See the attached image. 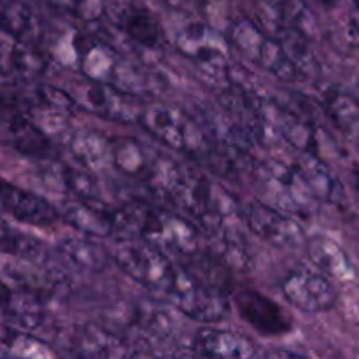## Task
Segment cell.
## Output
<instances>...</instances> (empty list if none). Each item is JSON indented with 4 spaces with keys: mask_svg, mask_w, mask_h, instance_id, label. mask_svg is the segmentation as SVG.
<instances>
[{
    "mask_svg": "<svg viewBox=\"0 0 359 359\" xmlns=\"http://www.w3.org/2000/svg\"><path fill=\"white\" fill-rule=\"evenodd\" d=\"M139 123L154 139L174 151H196L202 147L203 135L196 123L177 109H144Z\"/></svg>",
    "mask_w": 359,
    "mask_h": 359,
    "instance_id": "cell-9",
    "label": "cell"
},
{
    "mask_svg": "<svg viewBox=\"0 0 359 359\" xmlns=\"http://www.w3.org/2000/svg\"><path fill=\"white\" fill-rule=\"evenodd\" d=\"M69 149L90 170L112 167V142L97 132H77L69 139Z\"/></svg>",
    "mask_w": 359,
    "mask_h": 359,
    "instance_id": "cell-23",
    "label": "cell"
},
{
    "mask_svg": "<svg viewBox=\"0 0 359 359\" xmlns=\"http://www.w3.org/2000/svg\"><path fill=\"white\" fill-rule=\"evenodd\" d=\"M27 111L42 118V121L56 119L65 121L79 107L76 98L51 84H37L32 91V100H27Z\"/></svg>",
    "mask_w": 359,
    "mask_h": 359,
    "instance_id": "cell-20",
    "label": "cell"
},
{
    "mask_svg": "<svg viewBox=\"0 0 359 359\" xmlns=\"http://www.w3.org/2000/svg\"><path fill=\"white\" fill-rule=\"evenodd\" d=\"M2 251L6 255L18 256V258L30 259V262H44L48 259V249L37 238L28 237L21 231L13 230L9 224L4 221L2 224Z\"/></svg>",
    "mask_w": 359,
    "mask_h": 359,
    "instance_id": "cell-30",
    "label": "cell"
},
{
    "mask_svg": "<svg viewBox=\"0 0 359 359\" xmlns=\"http://www.w3.org/2000/svg\"><path fill=\"white\" fill-rule=\"evenodd\" d=\"M4 144L18 153L32 158H49L53 154L51 140L30 116L18 107L4 104Z\"/></svg>",
    "mask_w": 359,
    "mask_h": 359,
    "instance_id": "cell-11",
    "label": "cell"
},
{
    "mask_svg": "<svg viewBox=\"0 0 359 359\" xmlns=\"http://www.w3.org/2000/svg\"><path fill=\"white\" fill-rule=\"evenodd\" d=\"M67 349L79 356H98V358H112V356H128L132 354L125 340L112 335L111 332L98 328L93 325H79L72 330L65 332L63 335Z\"/></svg>",
    "mask_w": 359,
    "mask_h": 359,
    "instance_id": "cell-15",
    "label": "cell"
},
{
    "mask_svg": "<svg viewBox=\"0 0 359 359\" xmlns=\"http://www.w3.org/2000/svg\"><path fill=\"white\" fill-rule=\"evenodd\" d=\"M167 298L186 318L200 323H219L228 312V297L223 287L198 279L188 266H179Z\"/></svg>",
    "mask_w": 359,
    "mask_h": 359,
    "instance_id": "cell-5",
    "label": "cell"
},
{
    "mask_svg": "<svg viewBox=\"0 0 359 359\" xmlns=\"http://www.w3.org/2000/svg\"><path fill=\"white\" fill-rule=\"evenodd\" d=\"M62 214L70 226L90 237H111L118 231V210L98 203L97 198L77 196L63 205Z\"/></svg>",
    "mask_w": 359,
    "mask_h": 359,
    "instance_id": "cell-12",
    "label": "cell"
},
{
    "mask_svg": "<svg viewBox=\"0 0 359 359\" xmlns=\"http://www.w3.org/2000/svg\"><path fill=\"white\" fill-rule=\"evenodd\" d=\"M118 230L135 231L140 238L165 252L195 256L200 244L196 224L181 214L151 205H125L118 210Z\"/></svg>",
    "mask_w": 359,
    "mask_h": 359,
    "instance_id": "cell-1",
    "label": "cell"
},
{
    "mask_svg": "<svg viewBox=\"0 0 359 359\" xmlns=\"http://www.w3.org/2000/svg\"><path fill=\"white\" fill-rule=\"evenodd\" d=\"M266 13L279 21V27H297L307 13L305 0H259Z\"/></svg>",
    "mask_w": 359,
    "mask_h": 359,
    "instance_id": "cell-31",
    "label": "cell"
},
{
    "mask_svg": "<svg viewBox=\"0 0 359 359\" xmlns=\"http://www.w3.org/2000/svg\"><path fill=\"white\" fill-rule=\"evenodd\" d=\"M284 298L305 314L332 311L339 300V291L325 272L309 269L291 270L280 283Z\"/></svg>",
    "mask_w": 359,
    "mask_h": 359,
    "instance_id": "cell-8",
    "label": "cell"
},
{
    "mask_svg": "<svg viewBox=\"0 0 359 359\" xmlns=\"http://www.w3.org/2000/svg\"><path fill=\"white\" fill-rule=\"evenodd\" d=\"M63 181L70 191L76 193V196L81 198H95V181L91 175L84 172L76 170V168H63Z\"/></svg>",
    "mask_w": 359,
    "mask_h": 359,
    "instance_id": "cell-32",
    "label": "cell"
},
{
    "mask_svg": "<svg viewBox=\"0 0 359 359\" xmlns=\"http://www.w3.org/2000/svg\"><path fill=\"white\" fill-rule=\"evenodd\" d=\"M70 95L76 98L79 107L111 121H139L144 112L139 97L109 81H95L86 77L83 83L74 86Z\"/></svg>",
    "mask_w": 359,
    "mask_h": 359,
    "instance_id": "cell-6",
    "label": "cell"
},
{
    "mask_svg": "<svg viewBox=\"0 0 359 359\" xmlns=\"http://www.w3.org/2000/svg\"><path fill=\"white\" fill-rule=\"evenodd\" d=\"M238 316L259 335L277 337L286 335L293 330L290 314L272 298L255 290H238L233 294Z\"/></svg>",
    "mask_w": 359,
    "mask_h": 359,
    "instance_id": "cell-10",
    "label": "cell"
},
{
    "mask_svg": "<svg viewBox=\"0 0 359 359\" xmlns=\"http://www.w3.org/2000/svg\"><path fill=\"white\" fill-rule=\"evenodd\" d=\"M179 53L195 63L203 76L214 81L230 77V41L205 23L186 25L177 35Z\"/></svg>",
    "mask_w": 359,
    "mask_h": 359,
    "instance_id": "cell-4",
    "label": "cell"
},
{
    "mask_svg": "<svg viewBox=\"0 0 359 359\" xmlns=\"http://www.w3.org/2000/svg\"><path fill=\"white\" fill-rule=\"evenodd\" d=\"M323 111L346 139H359V100L353 93L330 90L323 102Z\"/></svg>",
    "mask_w": 359,
    "mask_h": 359,
    "instance_id": "cell-21",
    "label": "cell"
},
{
    "mask_svg": "<svg viewBox=\"0 0 359 359\" xmlns=\"http://www.w3.org/2000/svg\"><path fill=\"white\" fill-rule=\"evenodd\" d=\"M123 30L133 42L154 51L163 44V28L160 21L144 9H132L123 18Z\"/></svg>",
    "mask_w": 359,
    "mask_h": 359,
    "instance_id": "cell-27",
    "label": "cell"
},
{
    "mask_svg": "<svg viewBox=\"0 0 359 359\" xmlns=\"http://www.w3.org/2000/svg\"><path fill=\"white\" fill-rule=\"evenodd\" d=\"M2 69L4 74L13 72L14 76L23 77V79H30V77H37L44 72L46 69V58L41 53V49L30 42H13V48H7L4 42V53H2Z\"/></svg>",
    "mask_w": 359,
    "mask_h": 359,
    "instance_id": "cell-25",
    "label": "cell"
},
{
    "mask_svg": "<svg viewBox=\"0 0 359 359\" xmlns=\"http://www.w3.org/2000/svg\"><path fill=\"white\" fill-rule=\"evenodd\" d=\"M0 23H2L4 35L13 37V41L30 42V44H35L41 30L37 14L25 0H4Z\"/></svg>",
    "mask_w": 359,
    "mask_h": 359,
    "instance_id": "cell-22",
    "label": "cell"
},
{
    "mask_svg": "<svg viewBox=\"0 0 359 359\" xmlns=\"http://www.w3.org/2000/svg\"><path fill=\"white\" fill-rule=\"evenodd\" d=\"M307 251L312 263L318 266L321 272L332 277H344L346 273V256L340 251L337 244H333L326 237H314L307 241Z\"/></svg>",
    "mask_w": 359,
    "mask_h": 359,
    "instance_id": "cell-28",
    "label": "cell"
},
{
    "mask_svg": "<svg viewBox=\"0 0 359 359\" xmlns=\"http://www.w3.org/2000/svg\"><path fill=\"white\" fill-rule=\"evenodd\" d=\"M56 258L69 269L81 273H100L107 269L111 255L104 245L81 238H65L55 248Z\"/></svg>",
    "mask_w": 359,
    "mask_h": 359,
    "instance_id": "cell-17",
    "label": "cell"
},
{
    "mask_svg": "<svg viewBox=\"0 0 359 359\" xmlns=\"http://www.w3.org/2000/svg\"><path fill=\"white\" fill-rule=\"evenodd\" d=\"M272 114L280 137L290 146L297 147L302 153L318 154L316 147H318L319 130L316 128L311 119L304 118L297 111H291V109L283 107V105L272 107Z\"/></svg>",
    "mask_w": 359,
    "mask_h": 359,
    "instance_id": "cell-19",
    "label": "cell"
},
{
    "mask_svg": "<svg viewBox=\"0 0 359 359\" xmlns=\"http://www.w3.org/2000/svg\"><path fill=\"white\" fill-rule=\"evenodd\" d=\"M2 209L14 219L32 226H49L60 217L51 202L9 182L2 184Z\"/></svg>",
    "mask_w": 359,
    "mask_h": 359,
    "instance_id": "cell-14",
    "label": "cell"
},
{
    "mask_svg": "<svg viewBox=\"0 0 359 359\" xmlns=\"http://www.w3.org/2000/svg\"><path fill=\"white\" fill-rule=\"evenodd\" d=\"M2 314L13 325L23 330H34L42 321V298L37 290L27 286L23 280H13L4 276Z\"/></svg>",
    "mask_w": 359,
    "mask_h": 359,
    "instance_id": "cell-13",
    "label": "cell"
},
{
    "mask_svg": "<svg viewBox=\"0 0 359 359\" xmlns=\"http://www.w3.org/2000/svg\"><path fill=\"white\" fill-rule=\"evenodd\" d=\"M228 41L242 55L280 81H300L297 67L287 56L277 35L265 34L262 27L251 20H238L228 28Z\"/></svg>",
    "mask_w": 359,
    "mask_h": 359,
    "instance_id": "cell-3",
    "label": "cell"
},
{
    "mask_svg": "<svg viewBox=\"0 0 359 359\" xmlns=\"http://www.w3.org/2000/svg\"><path fill=\"white\" fill-rule=\"evenodd\" d=\"M318 2L323 4L325 7H328V9H333V7L337 6V2H339V0H318Z\"/></svg>",
    "mask_w": 359,
    "mask_h": 359,
    "instance_id": "cell-33",
    "label": "cell"
},
{
    "mask_svg": "<svg viewBox=\"0 0 359 359\" xmlns=\"http://www.w3.org/2000/svg\"><path fill=\"white\" fill-rule=\"evenodd\" d=\"M112 262L146 290L167 297L177 277L179 266L167 252L149 242H125L112 251Z\"/></svg>",
    "mask_w": 359,
    "mask_h": 359,
    "instance_id": "cell-2",
    "label": "cell"
},
{
    "mask_svg": "<svg viewBox=\"0 0 359 359\" xmlns=\"http://www.w3.org/2000/svg\"><path fill=\"white\" fill-rule=\"evenodd\" d=\"M193 349L200 356L210 358H252L258 354V344L231 330H198Z\"/></svg>",
    "mask_w": 359,
    "mask_h": 359,
    "instance_id": "cell-16",
    "label": "cell"
},
{
    "mask_svg": "<svg viewBox=\"0 0 359 359\" xmlns=\"http://www.w3.org/2000/svg\"><path fill=\"white\" fill-rule=\"evenodd\" d=\"M77 56H79L81 72L84 77L95 81H109L118 70V55L114 48L102 39H79L77 41Z\"/></svg>",
    "mask_w": 359,
    "mask_h": 359,
    "instance_id": "cell-18",
    "label": "cell"
},
{
    "mask_svg": "<svg viewBox=\"0 0 359 359\" xmlns=\"http://www.w3.org/2000/svg\"><path fill=\"white\" fill-rule=\"evenodd\" d=\"M2 354L14 358H48L53 356V351L34 335H30L28 330L18 332L6 325L2 332Z\"/></svg>",
    "mask_w": 359,
    "mask_h": 359,
    "instance_id": "cell-29",
    "label": "cell"
},
{
    "mask_svg": "<svg viewBox=\"0 0 359 359\" xmlns=\"http://www.w3.org/2000/svg\"><path fill=\"white\" fill-rule=\"evenodd\" d=\"M277 37L283 42L284 49H286L287 56L297 67L298 74H300V81H311L319 76L321 69L316 60L314 53L309 48L307 37L300 32L298 27H279L277 28Z\"/></svg>",
    "mask_w": 359,
    "mask_h": 359,
    "instance_id": "cell-26",
    "label": "cell"
},
{
    "mask_svg": "<svg viewBox=\"0 0 359 359\" xmlns=\"http://www.w3.org/2000/svg\"><path fill=\"white\" fill-rule=\"evenodd\" d=\"M242 217L249 230L277 249H300L307 245V235L300 223L286 216L273 205L249 202L242 209Z\"/></svg>",
    "mask_w": 359,
    "mask_h": 359,
    "instance_id": "cell-7",
    "label": "cell"
},
{
    "mask_svg": "<svg viewBox=\"0 0 359 359\" xmlns=\"http://www.w3.org/2000/svg\"><path fill=\"white\" fill-rule=\"evenodd\" d=\"M111 142L112 167L116 170L121 172L123 175H128V177L149 179L154 161L149 160L139 140L119 137V139H111Z\"/></svg>",
    "mask_w": 359,
    "mask_h": 359,
    "instance_id": "cell-24",
    "label": "cell"
}]
</instances>
